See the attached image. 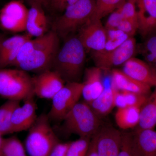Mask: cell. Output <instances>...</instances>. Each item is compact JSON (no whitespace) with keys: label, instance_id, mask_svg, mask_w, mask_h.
<instances>
[{"label":"cell","instance_id":"obj_1","mask_svg":"<svg viewBox=\"0 0 156 156\" xmlns=\"http://www.w3.org/2000/svg\"><path fill=\"white\" fill-rule=\"evenodd\" d=\"M65 41L56 54L51 69L58 74L65 83L80 82L87 51L77 35Z\"/></svg>","mask_w":156,"mask_h":156},{"label":"cell","instance_id":"obj_2","mask_svg":"<svg viewBox=\"0 0 156 156\" xmlns=\"http://www.w3.org/2000/svg\"><path fill=\"white\" fill-rule=\"evenodd\" d=\"M36 44L28 58L17 68L27 72L40 73L51 69L53 61L60 48L59 37L54 31L35 37Z\"/></svg>","mask_w":156,"mask_h":156},{"label":"cell","instance_id":"obj_3","mask_svg":"<svg viewBox=\"0 0 156 156\" xmlns=\"http://www.w3.org/2000/svg\"><path fill=\"white\" fill-rule=\"evenodd\" d=\"M95 8V0H79L65 10L56 20L53 30L65 40L74 35L91 19Z\"/></svg>","mask_w":156,"mask_h":156},{"label":"cell","instance_id":"obj_4","mask_svg":"<svg viewBox=\"0 0 156 156\" xmlns=\"http://www.w3.org/2000/svg\"><path fill=\"white\" fill-rule=\"evenodd\" d=\"M101 118L86 101H79L66 115L62 128L69 134L91 138L101 127Z\"/></svg>","mask_w":156,"mask_h":156},{"label":"cell","instance_id":"obj_5","mask_svg":"<svg viewBox=\"0 0 156 156\" xmlns=\"http://www.w3.org/2000/svg\"><path fill=\"white\" fill-rule=\"evenodd\" d=\"M26 138L25 148L29 156H48L53 148L59 142L50 126L48 115L37 117L29 129Z\"/></svg>","mask_w":156,"mask_h":156},{"label":"cell","instance_id":"obj_6","mask_svg":"<svg viewBox=\"0 0 156 156\" xmlns=\"http://www.w3.org/2000/svg\"><path fill=\"white\" fill-rule=\"evenodd\" d=\"M32 77L19 69H0V96L20 101L34 96Z\"/></svg>","mask_w":156,"mask_h":156},{"label":"cell","instance_id":"obj_7","mask_svg":"<svg viewBox=\"0 0 156 156\" xmlns=\"http://www.w3.org/2000/svg\"><path fill=\"white\" fill-rule=\"evenodd\" d=\"M83 84L80 82L66 83L52 98V105L48 115L49 119L62 120L82 96Z\"/></svg>","mask_w":156,"mask_h":156},{"label":"cell","instance_id":"obj_8","mask_svg":"<svg viewBox=\"0 0 156 156\" xmlns=\"http://www.w3.org/2000/svg\"><path fill=\"white\" fill-rule=\"evenodd\" d=\"M136 52V40L134 37H130L114 50L91 52V56L95 66L107 71L116 66H122L134 57Z\"/></svg>","mask_w":156,"mask_h":156},{"label":"cell","instance_id":"obj_9","mask_svg":"<svg viewBox=\"0 0 156 156\" xmlns=\"http://www.w3.org/2000/svg\"><path fill=\"white\" fill-rule=\"evenodd\" d=\"M29 9L21 1L13 0L0 11V24L4 29L13 33L26 30Z\"/></svg>","mask_w":156,"mask_h":156},{"label":"cell","instance_id":"obj_10","mask_svg":"<svg viewBox=\"0 0 156 156\" xmlns=\"http://www.w3.org/2000/svg\"><path fill=\"white\" fill-rule=\"evenodd\" d=\"M78 33L77 36L86 51L99 52L105 49L107 31L101 20L91 19Z\"/></svg>","mask_w":156,"mask_h":156},{"label":"cell","instance_id":"obj_11","mask_svg":"<svg viewBox=\"0 0 156 156\" xmlns=\"http://www.w3.org/2000/svg\"><path fill=\"white\" fill-rule=\"evenodd\" d=\"M95 138L98 156H118L122 144V133L111 126H101Z\"/></svg>","mask_w":156,"mask_h":156},{"label":"cell","instance_id":"obj_12","mask_svg":"<svg viewBox=\"0 0 156 156\" xmlns=\"http://www.w3.org/2000/svg\"><path fill=\"white\" fill-rule=\"evenodd\" d=\"M34 93L43 99H52L62 88L65 82L56 72L47 70L32 77Z\"/></svg>","mask_w":156,"mask_h":156},{"label":"cell","instance_id":"obj_13","mask_svg":"<svg viewBox=\"0 0 156 156\" xmlns=\"http://www.w3.org/2000/svg\"><path fill=\"white\" fill-rule=\"evenodd\" d=\"M34 97L26 98L23 105L15 109L11 119V134L28 130L35 122L37 116Z\"/></svg>","mask_w":156,"mask_h":156},{"label":"cell","instance_id":"obj_14","mask_svg":"<svg viewBox=\"0 0 156 156\" xmlns=\"http://www.w3.org/2000/svg\"><path fill=\"white\" fill-rule=\"evenodd\" d=\"M122 70L138 82L151 87L156 86V71L145 61L132 57L123 65Z\"/></svg>","mask_w":156,"mask_h":156},{"label":"cell","instance_id":"obj_15","mask_svg":"<svg viewBox=\"0 0 156 156\" xmlns=\"http://www.w3.org/2000/svg\"><path fill=\"white\" fill-rule=\"evenodd\" d=\"M131 134L134 156H156V131L136 128Z\"/></svg>","mask_w":156,"mask_h":156},{"label":"cell","instance_id":"obj_16","mask_svg":"<svg viewBox=\"0 0 156 156\" xmlns=\"http://www.w3.org/2000/svg\"><path fill=\"white\" fill-rule=\"evenodd\" d=\"M102 70L94 66L84 71L82 96L84 101L89 103L100 95L104 89L102 79Z\"/></svg>","mask_w":156,"mask_h":156},{"label":"cell","instance_id":"obj_17","mask_svg":"<svg viewBox=\"0 0 156 156\" xmlns=\"http://www.w3.org/2000/svg\"><path fill=\"white\" fill-rule=\"evenodd\" d=\"M112 80L115 87L119 91L146 95H149L151 93V87L134 80L126 75L122 70L113 69Z\"/></svg>","mask_w":156,"mask_h":156},{"label":"cell","instance_id":"obj_18","mask_svg":"<svg viewBox=\"0 0 156 156\" xmlns=\"http://www.w3.org/2000/svg\"><path fill=\"white\" fill-rule=\"evenodd\" d=\"M118 91L112 80L110 84L106 87L104 86L103 91L100 95L88 103L99 118L107 115L115 107V96Z\"/></svg>","mask_w":156,"mask_h":156},{"label":"cell","instance_id":"obj_19","mask_svg":"<svg viewBox=\"0 0 156 156\" xmlns=\"http://www.w3.org/2000/svg\"><path fill=\"white\" fill-rule=\"evenodd\" d=\"M41 6L34 2L29 9L26 30L32 37H40L47 33V17Z\"/></svg>","mask_w":156,"mask_h":156},{"label":"cell","instance_id":"obj_20","mask_svg":"<svg viewBox=\"0 0 156 156\" xmlns=\"http://www.w3.org/2000/svg\"><path fill=\"white\" fill-rule=\"evenodd\" d=\"M156 125V86L140 108L137 129H153Z\"/></svg>","mask_w":156,"mask_h":156},{"label":"cell","instance_id":"obj_21","mask_svg":"<svg viewBox=\"0 0 156 156\" xmlns=\"http://www.w3.org/2000/svg\"><path fill=\"white\" fill-rule=\"evenodd\" d=\"M140 108L134 107L118 108L115 120L117 126L121 129L127 130L138 126L140 116Z\"/></svg>","mask_w":156,"mask_h":156},{"label":"cell","instance_id":"obj_22","mask_svg":"<svg viewBox=\"0 0 156 156\" xmlns=\"http://www.w3.org/2000/svg\"><path fill=\"white\" fill-rule=\"evenodd\" d=\"M20 102L19 101L8 100L0 106V134L2 136L11 134V119Z\"/></svg>","mask_w":156,"mask_h":156},{"label":"cell","instance_id":"obj_23","mask_svg":"<svg viewBox=\"0 0 156 156\" xmlns=\"http://www.w3.org/2000/svg\"><path fill=\"white\" fill-rule=\"evenodd\" d=\"M143 42L136 45V52L140 53L146 62L150 66L156 59V31L144 37Z\"/></svg>","mask_w":156,"mask_h":156},{"label":"cell","instance_id":"obj_24","mask_svg":"<svg viewBox=\"0 0 156 156\" xmlns=\"http://www.w3.org/2000/svg\"><path fill=\"white\" fill-rule=\"evenodd\" d=\"M126 0H95V8L91 19L101 20L107 15L119 9Z\"/></svg>","mask_w":156,"mask_h":156},{"label":"cell","instance_id":"obj_25","mask_svg":"<svg viewBox=\"0 0 156 156\" xmlns=\"http://www.w3.org/2000/svg\"><path fill=\"white\" fill-rule=\"evenodd\" d=\"M2 151L4 156H27L25 147L15 136L3 138Z\"/></svg>","mask_w":156,"mask_h":156},{"label":"cell","instance_id":"obj_26","mask_svg":"<svg viewBox=\"0 0 156 156\" xmlns=\"http://www.w3.org/2000/svg\"><path fill=\"white\" fill-rule=\"evenodd\" d=\"M106 31L107 41L104 51H110L115 49L130 37L118 29L108 30Z\"/></svg>","mask_w":156,"mask_h":156},{"label":"cell","instance_id":"obj_27","mask_svg":"<svg viewBox=\"0 0 156 156\" xmlns=\"http://www.w3.org/2000/svg\"><path fill=\"white\" fill-rule=\"evenodd\" d=\"M91 138L80 137L79 139L70 142L66 156H86Z\"/></svg>","mask_w":156,"mask_h":156},{"label":"cell","instance_id":"obj_28","mask_svg":"<svg viewBox=\"0 0 156 156\" xmlns=\"http://www.w3.org/2000/svg\"><path fill=\"white\" fill-rule=\"evenodd\" d=\"M122 93L125 106L134 107L140 108L147 100L149 95H142L133 92L121 91Z\"/></svg>","mask_w":156,"mask_h":156},{"label":"cell","instance_id":"obj_29","mask_svg":"<svg viewBox=\"0 0 156 156\" xmlns=\"http://www.w3.org/2000/svg\"><path fill=\"white\" fill-rule=\"evenodd\" d=\"M136 4V0H126L122 5L119 9L124 19L138 21Z\"/></svg>","mask_w":156,"mask_h":156},{"label":"cell","instance_id":"obj_30","mask_svg":"<svg viewBox=\"0 0 156 156\" xmlns=\"http://www.w3.org/2000/svg\"><path fill=\"white\" fill-rule=\"evenodd\" d=\"M138 11L156 20V0H136Z\"/></svg>","mask_w":156,"mask_h":156},{"label":"cell","instance_id":"obj_31","mask_svg":"<svg viewBox=\"0 0 156 156\" xmlns=\"http://www.w3.org/2000/svg\"><path fill=\"white\" fill-rule=\"evenodd\" d=\"M138 27L137 20L123 19L117 29L128 35L129 37H134L138 30Z\"/></svg>","mask_w":156,"mask_h":156},{"label":"cell","instance_id":"obj_32","mask_svg":"<svg viewBox=\"0 0 156 156\" xmlns=\"http://www.w3.org/2000/svg\"><path fill=\"white\" fill-rule=\"evenodd\" d=\"M118 156H134L132 148L131 132L122 133V144Z\"/></svg>","mask_w":156,"mask_h":156},{"label":"cell","instance_id":"obj_33","mask_svg":"<svg viewBox=\"0 0 156 156\" xmlns=\"http://www.w3.org/2000/svg\"><path fill=\"white\" fill-rule=\"evenodd\" d=\"M124 19L119 9L110 14L105 26L106 30L117 29L120 23Z\"/></svg>","mask_w":156,"mask_h":156},{"label":"cell","instance_id":"obj_34","mask_svg":"<svg viewBox=\"0 0 156 156\" xmlns=\"http://www.w3.org/2000/svg\"><path fill=\"white\" fill-rule=\"evenodd\" d=\"M70 142L58 143L48 156H66Z\"/></svg>","mask_w":156,"mask_h":156},{"label":"cell","instance_id":"obj_35","mask_svg":"<svg viewBox=\"0 0 156 156\" xmlns=\"http://www.w3.org/2000/svg\"><path fill=\"white\" fill-rule=\"evenodd\" d=\"M52 5L58 11H64L69 6L71 5L79 0H50Z\"/></svg>","mask_w":156,"mask_h":156},{"label":"cell","instance_id":"obj_36","mask_svg":"<svg viewBox=\"0 0 156 156\" xmlns=\"http://www.w3.org/2000/svg\"><path fill=\"white\" fill-rule=\"evenodd\" d=\"M86 156H98L96 149L95 140L93 136L91 138L89 149Z\"/></svg>","mask_w":156,"mask_h":156},{"label":"cell","instance_id":"obj_37","mask_svg":"<svg viewBox=\"0 0 156 156\" xmlns=\"http://www.w3.org/2000/svg\"><path fill=\"white\" fill-rule=\"evenodd\" d=\"M2 136V135L0 134V156H4L2 151L3 138Z\"/></svg>","mask_w":156,"mask_h":156},{"label":"cell","instance_id":"obj_38","mask_svg":"<svg viewBox=\"0 0 156 156\" xmlns=\"http://www.w3.org/2000/svg\"><path fill=\"white\" fill-rule=\"evenodd\" d=\"M48 0H34L35 3H36L40 5H45L48 2Z\"/></svg>","mask_w":156,"mask_h":156},{"label":"cell","instance_id":"obj_39","mask_svg":"<svg viewBox=\"0 0 156 156\" xmlns=\"http://www.w3.org/2000/svg\"><path fill=\"white\" fill-rule=\"evenodd\" d=\"M5 39V38L4 36L2 34H0V45H1V44H2V42Z\"/></svg>","mask_w":156,"mask_h":156},{"label":"cell","instance_id":"obj_40","mask_svg":"<svg viewBox=\"0 0 156 156\" xmlns=\"http://www.w3.org/2000/svg\"><path fill=\"white\" fill-rule=\"evenodd\" d=\"M151 66L156 71V59H155V60L154 61V63H153L152 65Z\"/></svg>","mask_w":156,"mask_h":156}]
</instances>
